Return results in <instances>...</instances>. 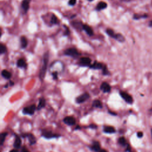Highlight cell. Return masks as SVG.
Instances as JSON below:
<instances>
[{
	"mask_svg": "<svg viewBox=\"0 0 152 152\" xmlns=\"http://www.w3.org/2000/svg\"><path fill=\"white\" fill-rule=\"evenodd\" d=\"M8 135V133L6 132H2L1 134L0 135V140H1V145H2L4 141H5V138L7 137V135Z\"/></svg>",
	"mask_w": 152,
	"mask_h": 152,
	"instance_id": "cell-24",
	"label": "cell"
},
{
	"mask_svg": "<svg viewBox=\"0 0 152 152\" xmlns=\"http://www.w3.org/2000/svg\"><path fill=\"white\" fill-rule=\"evenodd\" d=\"M151 135H152V129H151Z\"/></svg>",
	"mask_w": 152,
	"mask_h": 152,
	"instance_id": "cell-41",
	"label": "cell"
},
{
	"mask_svg": "<svg viewBox=\"0 0 152 152\" xmlns=\"http://www.w3.org/2000/svg\"><path fill=\"white\" fill-rule=\"evenodd\" d=\"M113 39H115L117 41H118L119 42H121V43L125 42V37L121 33H115Z\"/></svg>",
	"mask_w": 152,
	"mask_h": 152,
	"instance_id": "cell-20",
	"label": "cell"
},
{
	"mask_svg": "<svg viewBox=\"0 0 152 152\" xmlns=\"http://www.w3.org/2000/svg\"><path fill=\"white\" fill-rule=\"evenodd\" d=\"M107 7V4L106 2H103V1H100L96 5V10L97 11H101L102 10H104V9L106 8Z\"/></svg>",
	"mask_w": 152,
	"mask_h": 152,
	"instance_id": "cell-19",
	"label": "cell"
},
{
	"mask_svg": "<svg viewBox=\"0 0 152 152\" xmlns=\"http://www.w3.org/2000/svg\"><path fill=\"white\" fill-rule=\"evenodd\" d=\"M102 72H103V74L104 75H109V74H110V72H109V71H108V69H107V66H106V65H104V66H103V69H102Z\"/></svg>",
	"mask_w": 152,
	"mask_h": 152,
	"instance_id": "cell-29",
	"label": "cell"
},
{
	"mask_svg": "<svg viewBox=\"0 0 152 152\" xmlns=\"http://www.w3.org/2000/svg\"><path fill=\"white\" fill-rule=\"evenodd\" d=\"M58 23V19L57 17L55 14H52L50 18V24H56Z\"/></svg>",
	"mask_w": 152,
	"mask_h": 152,
	"instance_id": "cell-25",
	"label": "cell"
},
{
	"mask_svg": "<svg viewBox=\"0 0 152 152\" xmlns=\"http://www.w3.org/2000/svg\"><path fill=\"white\" fill-rule=\"evenodd\" d=\"M100 88L103 93H109L111 90V87L107 82H103L100 85Z\"/></svg>",
	"mask_w": 152,
	"mask_h": 152,
	"instance_id": "cell-10",
	"label": "cell"
},
{
	"mask_svg": "<svg viewBox=\"0 0 152 152\" xmlns=\"http://www.w3.org/2000/svg\"><path fill=\"white\" fill-rule=\"evenodd\" d=\"M89 127L91 129H96L97 128V126L94 124H91L89 125Z\"/></svg>",
	"mask_w": 152,
	"mask_h": 152,
	"instance_id": "cell-32",
	"label": "cell"
},
{
	"mask_svg": "<svg viewBox=\"0 0 152 152\" xmlns=\"http://www.w3.org/2000/svg\"><path fill=\"white\" fill-rule=\"evenodd\" d=\"M27 63L23 58H20L18 59L17 62V66L21 68H27Z\"/></svg>",
	"mask_w": 152,
	"mask_h": 152,
	"instance_id": "cell-16",
	"label": "cell"
},
{
	"mask_svg": "<svg viewBox=\"0 0 152 152\" xmlns=\"http://www.w3.org/2000/svg\"><path fill=\"white\" fill-rule=\"evenodd\" d=\"M118 142L119 143V144H121L122 146H124L126 144V140L124 137H121L118 139Z\"/></svg>",
	"mask_w": 152,
	"mask_h": 152,
	"instance_id": "cell-28",
	"label": "cell"
},
{
	"mask_svg": "<svg viewBox=\"0 0 152 152\" xmlns=\"http://www.w3.org/2000/svg\"><path fill=\"white\" fill-rule=\"evenodd\" d=\"M103 131L104 132L107 134H113L116 132L115 128L112 126H104L103 127Z\"/></svg>",
	"mask_w": 152,
	"mask_h": 152,
	"instance_id": "cell-18",
	"label": "cell"
},
{
	"mask_svg": "<svg viewBox=\"0 0 152 152\" xmlns=\"http://www.w3.org/2000/svg\"><path fill=\"white\" fill-rule=\"evenodd\" d=\"M30 2V0H23L21 2V8L25 13H26L29 9Z\"/></svg>",
	"mask_w": 152,
	"mask_h": 152,
	"instance_id": "cell-12",
	"label": "cell"
},
{
	"mask_svg": "<svg viewBox=\"0 0 152 152\" xmlns=\"http://www.w3.org/2000/svg\"><path fill=\"white\" fill-rule=\"evenodd\" d=\"M120 96H121V97L127 103H132L133 102V99L132 96L129 94L128 93H127L125 91H121L120 93Z\"/></svg>",
	"mask_w": 152,
	"mask_h": 152,
	"instance_id": "cell-8",
	"label": "cell"
},
{
	"mask_svg": "<svg viewBox=\"0 0 152 152\" xmlns=\"http://www.w3.org/2000/svg\"><path fill=\"white\" fill-rule=\"evenodd\" d=\"M147 17V15H138V14H134L133 18H134V19H135V20H138V19H140V18H144V17Z\"/></svg>",
	"mask_w": 152,
	"mask_h": 152,
	"instance_id": "cell-30",
	"label": "cell"
},
{
	"mask_svg": "<svg viewBox=\"0 0 152 152\" xmlns=\"http://www.w3.org/2000/svg\"><path fill=\"white\" fill-rule=\"evenodd\" d=\"M10 152H18V149H16V148H14V149H12L11 150Z\"/></svg>",
	"mask_w": 152,
	"mask_h": 152,
	"instance_id": "cell-35",
	"label": "cell"
},
{
	"mask_svg": "<svg viewBox=\"0 0 152 152\" xmlns=\"http://www.w3.org/2000/svg\"><path fill=\"white\" fill-rule=\"evenodd\" d=\"M149 26H150V27H152V20L150 21V23H149Z\"/></svg>",
	"mask_w": 152,
	"mask_h": 152,
	"instance_id": "cell-39",
	"label": "cell"
},
{
	"mask_svg": "<svg viewBox=\"0 0 152 152\" xmlns=\"http://www.w3.org/2000/svg\"><path fill=\"white\" fill-rule=\"evenodd\" d=\"M63 122L67 125L72 126L75 124V119L72 116H68L64 118Z\"/></svg>",
	"mask_w": 152,
	"mask_h": 152,
	"instance_id": "cell-9",
	"label": "cell"
},
{
	"mask_svg": "<svg viewBox=\"0 0 152 152\" xmlns=\"http://www.w3.org/2000/svg\"><path fill=\"white\" fill-rule=\"evenodd\" d=\"M92 106L94 107H96V108H102L103 104L100 100H99L98 99H96V100H93V103H92Z\"/></svg>",
	"mask_w": 152,
	"mask_h": 152,
	"instance_id": "cell-22",
	"label": "cell"
},
{
	"mask_svg": "<svg viewBox=\"0 0 152 152\" xmlns=\"http://www.w3.org/2000/svg\"><path fill=\"white\" fill-rule=\"evenodd\" d=\"M27 40L25 36H21L20 37V45L21 48H26L27 46Z\"/></svg>",
	"mask_w": 152,
	"mask_h": 152,
	"instance_id": "cell-23",
	"label": "cell"
},
{
	"mask_svg": "<svg viewBox=\"0 0 152 152\" xmlns=\"http://www.w3.org/2000/svg\"><path fill=\"white\" fill-rule=\"evenodd\" d=\"M90 98V94L88 93H84L83 94L80 95L78 96L76 99L75 102L77 103H83L84 102H86L87 100H88Z\"/></svg>",
	"mask_w": 152,
	"mask_h": 152,
	"instance_id": "cell-5",
	"label": "cell"
},
{
	"mask_svg": "<svg viewBox=\"0 0 152 152\" xmlns=\"http://www.w3.org/2000/svg\"><path fill=\"white\" fill-rule=\"evenodd\" d=\"M104 65L101 62H98L97 61H95L94 62L93 64H91V65L89 67L90 68L94 69H102Z\"/></svg>",
	"mask_w": 152,
	"mask_h": 152,
	"instance_id": "cell-14",
	"label": "cell"
},
{
	"mask_svg": "<svg viewBox=\"0 0 152 152\" xmlns=\"http://www.w3.org/2000/svg\"><path fill=\"white\" fill-rule=\"evenodd\" d=\"M7 50V49L6 46L2 43H1V45H0V53L1 55H2V54L6 53Z\"/></svg>",
	"mask_w": 152,
	"mask_h": 152,
	"instance_id": "cell-27",
	"label": "cell"
},
{
	"mask_svg": "<svg viewBox=\"0 0 152 152\" xmlns=\"http://www.w3.org/2000/svg\"><path fill=\"white\" fill-rule=\"evenodd\" d=\"M106 34H107L108 36H110V37H112V38H113V36H114V35L115 34V31H114L112 29H111V28H107V29H106Z\"/></svg>",
	"mask_w": 152,
	"mask_h": 152,
	"instance_id": "cell-26",
	"label": "cell"
},
{
	"mask_svg": "<svg viewBox=\"0 0 152 152\" xmlns=\"http://www.w3.org/2000/svg\"><path fill=\"white\" fill-rule=\"evenodd\" d=\"M137 136H138V137H142V133L141 132H138L137 133Z\"/></svg>",
	"mask_w": 152,
	"mask_h": 152,
	"instance_id": "cell-34",
	"label": "cell"
},
{
	"mask_svg": "<svg viewBox=\"0 0 152 152\" xmlns=\"http://www.w3.org/2000/svg\"><path fill=\"white\" fill-rule=\"evenodd\" d=\"M90 149L94 151L99 152L100 150V145L99 141H93L90 147Z\"/></svg>",
	"mask_w": 152,
	"mask_h": 152,
	"instance_id": "cell-11",
	"label": "cell"
},
{
	"mask_svg": "<svg viewBox=\"0 0 152 152\" xmlns=\"http://www.w3.org/2000/svg\"><path fill=\"white\" fill-rule=\"evenodd\" d=\"M22 137L24 138H27L29 141V143L30 145H34L36 143V138L35 136L31 134V133H26V134H23L21 135Z\"/></svg>",
	"mask_w": 152,
	"mask_h": 152,
	"instance_id": "cell-6",
	"label": "cell"
},
{
	"mask_svg": "<svg viewBox=\"0 0 152 152\" xmlns=\"http://www.w3.org/2000/svg\"><path fill=\"white\" fill-rule=\"evenodd\" d=\"M80 129H81V127H80L79 125H77V126L75 127V129H76V130Z\"/></svg>",
	"mask_w": 152,
	"mask_h": 152,
	"instance_id": "cell-38",
	"label": "cell"
},
{
	"mask_svg": "<svg viewBox=\"0 0 152 152\" xmlns=\"http://www.w3.org/2000/svg\"><path fill=\"white\" fill-rule=\"evenodd\" d=\"M46 105V100L44 97H40L39 100V103L37 106V110H40L43 107H45Z\"/></svg>",
	"mask_w": 152,
	"mask_h": 152,
	"instance_id": "cell-17",
	"label": "cell"
},
{
	"mask_svg": "<svg viewBox=\"0 0 152 152\" xmlns=\"http://www.w3.org/2000/svg\"><path fill=\"white\" fill-rule=\"evenodd\" d=\"M64 55L72 58H77L80 55V53L77 49L74 48H70L64 51Z\"/></svg>",
	"mask_w": 152,
	"mask_h": 152,
	"instance_id": "cell-3",
	"label": "cell"
},
{
	"mask_svg": "<svg viewBox=\"0 0 152 152\" xmlns=\"http://www.w3.org/2000/svg\"><path fill=\"white\" fill-rule=\"evenodd\" d=\"M21 152H30V151L27 150V148L25 146H24V147H23V148L21 150Z\"/></svg>",
	"mask_w": 152,
	"mask_h": 152,
	"instance_id": "cell-33",
	"label": "cell"
},
{
	"mask_svg": "<svg viewBox=\"0 0 152 152\" xmlns=\"http://www.w3.org/2000/svg\"><path fill=\"white\" fill-rule=\"evenodd\" d=\"M88 1H93V0H88Z\"/></svg>",
	"mask_w": 152,
	"mask_h": 152,
	"instance_id": "cell-40",
	"label": "cell"
},
{
	"mask_svg": "<svg viewBox=\"0 0 152 152\" xmlns=\"http://www.w3.org/2000/svg\"><path fill=\"white\" fill-rule=\"evenodd\" d=\"M83 29L87 33V34L88 35H89L90 36H91L94 34V32L93 30L92 29V28L88 26V24H83Z\"/></svg>",
	"mask_w": 152,
	"mask_h": 152,
	"instance_id": "cell-15",
	"label": "cell"
},
{
	"mask_svg": "<svg viewBox=\"0 0 152 152\" xmlns=\"http://www.w3.org/2000/svg\"><path fill=\"white\" fill-rule=\"evenodd\" d=\"M77 2V0H69L68 1V4L69 5H71V6H74L75 5V4H76Z\"/></svg>",
	"mask_w": 152,
	"mask_h": 152,
	"instance_id": "cell-31",
	"label": "cell"
},
{
	"mask_svg": "<svg viewBox=\"0 0 152 152\" xmlns=\"http://www.w3.org/2000/svg\"><path fill=\"white\" fill-rule=\"evenodd\" d=\"M108 112H109V113H110V114H111V115H116V113H115V112H112L110 111V110H108Z\"/></svg>",
	"mask_w": 152,
	"mask_h": 152,
	"instance_id": "cell-36",
	"label": "cell"
},
{
	"mask_svg": "<svg viewBox=\"0 0 152 152\" xmlns=\"http://www.w3.org/2000/svg\"><path fill=\"white\" fill-rule=\"evenodd\" d=\"M48 61H49V53H48V52H46L43 55V59H42V66L40 68L39 74V77L41 81L43 80V79L45 77L47 68H48Z\"/></svg>",
	"mask_w": 152,
	"mask_h": 152,
	"instance_id": "cell-1",
	"label": "cell"
},
{
	"mask_svg": "<svg viewBox=\"0 0 152 152\" xmlns=\"http://www.w3.org/2000/svg\"><path fill=\"white\" fill-rule=\"evenodd\" d=\"M99 152H107V151L105 149H102V150H100Z\"/></svg>",
	"mask_w": 152,
	"mask_h": 152,
	"instance_id": "cell-37",
	"label": "cell"
},
{
	"mask_svg": "<svg viewBox=\"0 0 152 152\" xmlns=\"http://www.w3.org/2000/svg\"><path fill=\"white\" fill-rule=\"evenodd\" d=\"M42 136L44 137L46 139H52V138H58L61 137V135L53 133L51 131L49 130H42Z\"/></svg>",
	"mask_w": 152,
	"mask_h": 152,
	"instance_id": "cell-2",
	"label": "cell"
},
{
	"mask_svg": "<svg viewBox=\"0 0 152 152\" xmlns=\"http://www.w3.org/2000/svg\"><path fill=\"white\" fill-rule=\"evenodd\" d=\"M37 109V106L34 104L26 106L23 109V113L25 115H33L34 113L35 110Z\"/></svg>",
	"mask_w": 152,
	"mask_h": 152,
	"instance_id": "cell-4",
	"label": "cell"
},
{
	"mask_svg": "<svg viewBox=\"0 0 152 152\" xmlns=\"http://www.w3.org/2000/svg\"><path fill=\"white\" fill-rule=\"evenodd\" d=\"M91 60L88 57H82L79 61V65L81 66H90L91 65Z\"/></svg>",
	"mask_w": 152,
	"mask_h": 152,
	"instance_id": "cell-7",
	"label": "cell"
},
{
	"mask_svg": "<svg viewBox=\"0 0 152 152\" xmlns=\"http://www.w3.org/2000/svg\"><path fill=\"white\" fill-rule=\"evenodd\" d=\"M1 75H2V76L4 78H5V79H7V80H9V79H10L11 77V72H9V71H8V70H7V69H4V70H2V72H1Z\"/></svg>",
	"mask_w": 152,
	"mask_h": 152,
	"instance_id": "cell-21",
	"label": "cell"
},
{
	"mask_svg": "<svg viewBox=\"0 0 152 152\" xmlns=\"http://www.w3.org/2000/svg\"><path fill=\"white\" fill-rule=\"evenodd\" d=\"M21 145V140L20 137L18 135H15L14 142V144H13V147H14V148L18 149V148H20Z\"/></svg>",
	"mask_w": 152,
	"mask_h": 152,
	"instance_id": "cell-13",
	"label": "cell"
}]
</instances>
